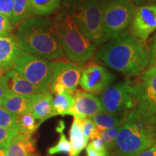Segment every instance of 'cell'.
<instances>
[{
    "label": "cell",
    "instance_id": "1",
    "mask_svg": "<svg viewBox=\"0 0 156 156\" xmlns=\"http://www.w3.org/2000/svg\"><path fill=\"white\" fill-rule=\"evenodd\" d=\"M94 60L128 77H137L149 66V46L127 31L101 46Z\"/></svg>",
    "mask_w": 156,
    "mask_h": 156
},
{
    "label": "cell",
    "instance_id": "2",
    "mask_svg": "<svg viewBox=\"0 0 156 156\" xmlns=\"http://www.w3.org/2000/svg\"><path fill=\"white\" fill-rule=\"evenodd\" d=\"M16 37L22 49L32 55L46 60L65 56L54 34L53 20L48 17H32L23 21Z\"/></svg>",
    "mask_w": 156,
    "mask_h": 156
},
{
    "label": "cell",
    "instance_id": "3",
    "mask_svg": "<svg viewBox=\"0 0 156 156\" xmlns=\"http://www.w3.org/2000/svg\"><path fill=\"white\" fill-rule=\"evenodd\" d=\"M52 20L54 34L69 61L83 63L94 56L96 45L83 36L67 5Z\"/></svg>",
    "mask_w": 156,
    "mask_h": 156
},
{
    "label": "cell",
    "instance_id": "4",
    "mask_svg": "<svg viewBox=\"0 0 156 156\" xmlns=\"http://www.w3.org/2000/svg\"><path fill=\"white\" fill-rule=\"evenodd\" d=\"M155 126L147 124L132 109L121 126L114 156H136L156 142Z\"/></svg>",
    "mask_w": 156,
    "mask_h": 156
},
{
    "label": "cell",
    "instance_id": "5",
    "mask_svg": "<svg viewBox=\"0 0 156 156\" xmlns=\"http://www.w3.org/2000/svg\"><path fill=\"white\" fill-rule=\"evenodd\" d=\"M64 5L69 8L83 36L95 45L103 44V3L99 0H71Z\"/></svg>",
    "mask_w": 156,
    "mask_h": 156
},
{
    "label": "cell",
    "instance_id": "6",
    "mask_svg": "<svg viewBox=\"0 0 156 156\" xmlns=\"http://www.w3.org/2000/svg\"><path fill=\"white\" fill-rule=\"evenodd\" d=\"M136 8L129 0H112L103 3V43L118 38L127 32Z\"/></svg>",
    "mask_w": 156,
    "mask_h": 156
},
{
    "label": "cell",
    "instance_id": "7",
    "mask_svg": "<svg viewBox=\"0 0 156 156\" xmlns=\"http://www.w3.org/2000/svg\"><path fill=\"white\" fill-rule=\"evenodd\" d=\"M134 106L132 109L147 124L156 126V73L145 70L132 82Z\"/></svg>",
    "mask_w": 156,
    "mask_h": 156
},
{
    "label": "cell",
    "instance_id": "8",
    "mask_svg": "<svg viewBox=\"0 0 156 156\" xmlns=\"http://www.w3.org/2000/svg\"><path fill=\"white\" fill-rule=\"evenodd\" d=\"M12 69L33 85L49 91L53 76V62L23 52Z\"/></svg>",
    "mask_w": 156,
    "mask_h": 156
},
{
    "label": "cell",
    "instance_id": "9",
    "mask_svg": "<svg viewBox=\"0 0 156 156\" xmlns=\"http://www.w3.org/2000/svg\"><path fill=\"white\" fill-rule=\"evenodd\" d=\"M99 99L104 112L126 116L134 106L132 82L126 80L111 85L101 93Z\"/></svg>",
    "mask_w": 156,
    "mask_h": 156
},
{
    "label": "cell",
    "instance_id": "10",
    "mask_svg": "<svg viewBox=\"0 0 156 156\" xmlns=\"http://www.w3.org/2000/svg\"><path fill=\"white\" fill-rule=\"evenodd\" d=\"M116 75L96 63L85 66L82 70L79 85L87 93L101 94L114 81Z\"/></svg>",
    "mask_w": 156,
    "mask_h": 156
},
{
    "label": "cell",
    "instance_id": "11",
    "mask_svg": "<svg viewBox=\"0 0 156 156\" xmlns=\"http://www.w3.org/2000/svg\"><path fill=\"white\" fill-rule=\"evenodd\" d=\"M156 30V3L136 8L129 27V33L146 41Z\"/></svg>",
    "mask_w": 156,
    "mask_h": 156
},
{
    "label": "cell",
    "instance_id": "12",
    "mask_svg": "<svg viewBox=\"0 0 156 156\" xmlns=\"http://www.w3.org/2000/svg\"><path fill=\"white\" fill-rule=\"evenodd\" d=\"M83 68V63L54 62L51 83L63 85L70 94L73 95L80 80Z\"/></svg>",
    "mask_w": 156,
    "mask_h": 156
},
{
    "label": "cell",
    "instance_id": "13",
    "mask_svg": "<svg viewBox=\"0 0 156 156\" xmlns=\"http://www.w3.org/2000/svg\"><path fill=\"white\" fill-rule=\"evenodd\" d=\"M75 100L73 106L69 109L65 115H70L74 118H91L98 113L103 112L101 103L96 95L92 93L75 90L73 93Z\"/></svg>",
    "mask_w": 156,
    "mask_h": 156
},
{
    "label": "cell",
    "instance_id": "14",
    "mask_svg": "<svg viewBox=\"0 0 156 156\" xmlns=\"http://www.w3.org/2000/svg\"><path fill=\"white\" fill-rule=\"evenodd\" d=\"M0 84L9 93L21 95H32L48 91L33 85L20 75L16 70L11 69L5 73L0 80Z\"/></svg>",
    "mask_w": 156,
    "mask_h": 156
},
{
    "label": "cell",
    "instance_id": "15",
    "mask_svg": "<svg viewBox=\"0 0 156 156\" xmlns=\"http://www.w3.org/2000/svg\"><path fill=\"white\" fill-rule=\"evenodd\" d=\"M23 52L16 36H0V67L11 70Z\"/></svg>",
    "mask_w": 156,
    "mask_h": 156
},
{
    "label": "cell",
    "instance_id": "16",
    "mask_svg": "<svg viewBox=\"0 0 156 156\" xmlns=\"http://www.w3.org/2000/svg\"><path fill=\"white\" fill-rule=\"evenodd\" d=\"M38 95H21L15 93H9L2 101L0 106H3L9 112L15 115L31 113L33 106Z\"/></svg>",
    "mask_w": 156,
    "mask_h": 156
},
{
    "label": "cell",
    "instance_id": "17",
    "mask_svg": "<svg viewBox=\"0 0 156 156\" xmlns=\"http://www.w3.org/2000/svg\"><path fill=\"white\" fill-rule=\"evenodd\" d=\"M6 156H36L32 135L19 132L13 136L7 148Z\"/></svg>",
    "mask_w": 156,
    "mask_h": 156
},
{
    "label": "cell",
    "instance_id": "18",
    "mask_svg": "<svg viewBox=\"0 0 156 156\" xmlns=\"http://www.w3.org/2000/svg\"><path fill=\"white\" fill-rule=\"evenodd\" d=\"M52 101L53 97L49 91L38 95L31 110V114L36 120H38L40 125L44 121L55 116Z\"/></svg>",
    "mask_w": 156,
    "mask_h": 156
},
{
    "label": "cell",
    "instance_id": "19",
    "mask_svg": "<svg viewBox=\"0 0 156 156\" xmlns=\"http://www.w3.org/2000/svg\"><path fill=\"white\" fill-rule=\"evenodd\" d=\"M83 119L74 118L69 130V142L71 144L72 151L69 156H77L84 148L86 147L88 140L85 139L82 131Z\"/></svg>",
    "mask_w": 156,
    "mask_h": 156
},
{
    "label": "cell",
    "instance_id": "20",
    "mask_svg": "<svg viewBox=\"0 0 156 156\" xmlns=\"http://www.w3.org/2000/svg\"><path fill=\"white\" fill-rule=\"evenodd\" d=\"M28 4L31 16L44 17L57 11L62 0H28Z\"/></svg>",
    "mask_w": 156,
    "mask_h": 156
},
{
    "label": "cell",
    "instance_id": "21",
    "mask_svg": "<svg viewBox=\"0 0 156 156\" xmlns=\"http://www.w3.org/2000/svg\"><path fill=\"white\" fill-rule=\"evenodd\" d=\"M126 116H119V115L108 114L103 112L98 113L90 119L93 121L99 130L103 131L117 126H122L125 120Z\"/></svg>",
    "mask_w": 156,
    "mask_h": 156
},
{
    "label": "cell",
    "instance_id": "22",
    "mask_svg": "<svg viewBox=\"0 0 156 156\" xmlns=\"http://www.w3.org/2000/svg\"><path fill=\"white\" fill-rule=\"evenodd\" d=\"M32 17L29 9L28 0H14L10 22L12 26L19 25L25 20Z\"/></svg>",
    "mask_w": 156,
    "mask_h": 156
},
{
    "label": "cell",
    "instance_id": "23",
    "mask_svg": "<svg viewBox=\"0 0 156 156\" xmlns=\"http://www.w3.org/2000/svg\"><path fill=\"white\" fill-rule=\"evenodd\" d=\"M74 103H75V100H74L73 95L69 93H65L62 94L55 95L52 101L54 115L65 116L66 112L73 106Z\"/></svg>",
    "mask_w": 156,
    "mask_h": 156
},
{
    "label": "cell",
    "instance_id": "24",
    "mask_svg": "<svg viewBox=\"0 0 156 156\" xmlns=\"http://www.w3.org/2000/svg\"><path fill=\"white\" fill-rule=\"evenodd\" d=\"M16 122L18 125L20 132L32 135L36 132L37 129L40 126L37 120L34 118L31 113H26L17 115Z\"/></svg>",
    "mask_w": 156,
    "mask_h": 156
},
{
    "label": "cell",
    "instance_id": "25",
    "mask_svg": "<svg viewBox=\"0 0 156 156\" xmlns=\"http://www.w3.org/2000/svg\"><path fill=\"white\" fill-rule=\"evenodd\" d=\"M72 147L67 136L63 132H60L59 140L57 143L53 147L48 148V154L49 155H54L59 153H71Z\"/></svg>",
    "mask_w": 156,
    "mask_h": 156
},
{
    "label": "cell",
    "instance_id": "26",
    "mask_svg": "<svg viewBox=\"0 0 156 156\" xmlns=\"http://www.w3.org/2000/svg\"><path fill=\"white\" fill-rule=\"evenodd\" d=\"M16 116L17 115L9 112L3 106H0V127L19 130L16 122Z\"/></svg>",
    "mask_w": 156,
    "mask_h": 156
},
{
    "label": "cell",
    "instance_id": "27",
    "mask_svg": "<svg viewBox=\"0 0 156 156\" xmlns=\"http://www.w3.org/2000/svg\"><path fill=\"white\" fill-rule=\"evenodd\" d=\"M121 126H117L115 127L101 131V137L104 142L105 146L108 151H112L114 150L115 142L119 132Z\"/></svg>",
    "mask_w": 156,
    "mask_h": 156
},
{
    "label": "cell",
    "instance_id": "28",
    "mask_svg": "<svg viewBox=\"0 0 156 156\" xmlns=\"http://www.w3.org/2000/svg\"><path fill=\"white\" fill-rule=\"evenodd\" d=\"M82 131L85 139L93 140L101 136V130L96 127L95 124L90 118L83 119Z\"/></svg>",
    "mask_w": 156,
    "mask_h": 156
},
{
    "label": "cell",
    "instance_id": "29",
    "mask_svg": "<svg viewBox=\"0 0 156 156\" xmlns=\"http://www.w3.org/2000/svg\"><path fill=\"white\" fill-rule=\"evenodd\" d=\"M19 132V130L15 129L0 127V147L7 149L13 136H15Z\"/></svg>",
    "mask_w": 156,
    "mask_h": 156
},
{
    "label": "cell",
    "instance_id": "30",
    "mask_svg": "<svg viewBox=\"0 0 156 156\" xmlns=\"http://www.w3.org/2000/svg\"><path fill=\"white\" fill-rule=\"evenodd\" d=\"M12 29L13 26L9 17L0 14V36H10Z\"/></svg>",
    "mask_w": 156,
    "mask_h": 156
},
{
    "label": "cell",
    "instance_id": "31",
    "mask_svg": "<svg viewBox=\"0 0 156 156\" xmlns=\"http://www.w3.org/2000/svg\"><path fill=\"white\" fill-rule=\"evenodd\" d=\"M14 0H0V14H2L10 19L12 12Z\"/></svg>",
    "mask_w": 156,
    "mask_h": 156
},
{
    "label": "cell",
    "instance_id": "32",
    "mask_svg": "<svg viewBox=\"0 0 156 156\" xmlns=\"http://www.w3.org/2000/svg\"><path fill=\"white\" fill-rule=\"evenodd\" d=\"M87 156H109L108 151H100L95 149L90 143L87 144L86 146Z\"/></svg>",
    "mask_w": 156,
    "mask_h": 156
},
{
    "label": "cell",
    "instance_id": "33",
    "mask_svg": "<svg viewBox=\"0 0 156 156\" xmlns=\"http://www.w3.org/2000/svg\"><path fill=\"white\" fill-rule=\"evenodd\" d=\"M148 46L150 51V64L147 68H149L156 64V41H151Z\"/></svg>",
    "mask_w": 156,
    "mask_h": 156
},
{
    "label": "cell",
    "instance_id": "34",
    "mask_svg": "<svg viewBox=\"0 0 156 156\" xmlns=\"http://www.w3.org/2000/svg\"><path fill=\"white\" fill-rule=\"evenodd\" d=\"M90 144L92 145V146L95 148V149L98 150V151H107L106 146H105L104 142H103L102 138L101 137V136L92 140V142H90Z\"/></svg>",
    "mask_w": 156,
    "mask_h": 156
},
{
    "label": "cell",
    "instance_id": "35",
    "mask_svg": "<svg viewBox=\"0 0 156 156\" xmlns=\"http://www.w3.org/2000/svg\"><path fill=\"white\" fill-rule=\"evenodd\" d=\"M136 156H156V142L151 147L142 151Z\"/></svg>",
    "mask_w": 156,
    "mask_h": 156
},
{
    "label": "cell",
    "instance_id": "36",
    "mask_svg": "<svg viewBox=\"0 0 156 156\" xmlns=\"http://www.w3.org/2000/svg\"><path fill=\"white\" fill-rule=\"evenodd\" d=\"M129 1L131 2L136 7L156 3V0H129Z\"/></svg>",
    "mask_w": 156,
    "mask_h": 156
},
{
    "label": "cell",
    "instance_id": "37",
    "mask_svg": "<svg viewBox=\"0 0 156 156\" xmlns=\"http://www.w3.org/2000/svg\"><path fill=\"white\" fill-rule=\"evenodd\" d=\"M9 93L6 90L5 87L0 84V103L2 102V101ZM0 104H1V103H0Z\"/></svg>",
    "mask_w": 156,
    "mask_h": 156
},
{
    "label": "cell",
    "instance_id": "38",
    "mask_svg": "<svg viewBox=\"0 0 156 156\" xmlns=\"http://www.w3.org/2000/svg\"><path fill=\"white\" fill-rule=\"evenodd\" d=\"M64 129V122H60L59 123H58V127L56 128V130H57V132H62Z\"/></svg>",
    "mask_w": 156,
    "mask_h": 156
},
{
    "label": "cell",
    "instance_id": "39",
    "mask_svg": "<svg viewBox=\"0 0 156 156\" xmlns=\"http://www.w3.org/2000/svg\"><path fill=\"white\" fill-rule=\"evenodd\" d=\"M8 71H9V70L5 69V68L0 67V80H1V78L3 77L4 75H5V73H7Z\"/></svg>",
    "mask_w": 156,
    "mask_h": 156
},
{
    "label": "cell",
    "instance_id": "40",
    "mask_svg": "<svg viewBox=\"0 0 156 156\" xmlns=\"http://www.w3.org/2000/svg\"><path fill=\"white\" fill-rule=\"evenodd\" d=\"M146 70H147V71H149V72H152V73H156V64L153 65V67L147 68Z\"/></svg>",
    "mask_w": 156,
    "mask_h": 156
},
{
    "label": "cell",
    "instance_id": "41",
    "mask_svg": "<svg viewBox=\"0 0 156 156\" xmlns=\"http://www.w3.org/2000/svg\"><path fill=\"white\" fill-rule=\"evenodd\" d=\"M6 151L7 149L5 148L0 147V156H6Z\"/></svg>",
    "mask_w": 156,
    "mask_h": 156
},
{
    "label": "cell",
    "instance_id": "42",
    "mask_svg": "<svg viewBox=\"0 0 156 156\" xmlns=\"http://www.w3.org/2000/svg\"><path fill=\"white\" fill-rule=\"evenodd\" d=\"M99 1H100L101 3H106V2H107L112 1V0H99Z\"/></svg>",
    "mask_w": 156,
    "mask_h": 156
},
{
    "label": "cell",
    "instance_id": "43",
    "mask_svg": "<svg viewBox=\"0 0 156 156\" xmlns=\"http://www.w3.org/2000/svg\"><path fill=\"white\" fill-rule=\"evenodd\" d=\"M151 41H156V34L154 35V36L153 37V38H152Z\"/></svg>",
    "mask_w": 156,
    "mask_h": 156
},
{
    "label": "cell",
    "instance_id": "44",
    "mask_svg": "<svg viewBox=\"0 0 156 156\" xmlns=\"http://www.w3.org/2000/svg\"><path fill=\"white\" fill-rule=\"evenodd\" d=\"M69 1H71V0H64V2H69Z\"/></svg>",
    "mask_w": 156,
    "mask_h": 156
},
{
    "label": "cell",
    "instance_id": "45",
    "mask_svg": "<svg viewBox=\"0 0 156 156\" xmlns=\"http://www.w3.org/2000/svg\"><path fill=\"white\" fill-rule=\"evenodd\" d=\"M155 138H156V132H155Z\"/></svg>",
    "mask_w": 156,
    "mask_h": 156
},
{
    "label": "cell",
    "instance_id": "46",
    "mask_svg": "<svg viewBox=\"0 0 156 156\" xmlns=\"http://www.w3.org/2000/svg\"></svg>",
    "mask_w": 156,
    "mask_h": 156
}]
</instances>
